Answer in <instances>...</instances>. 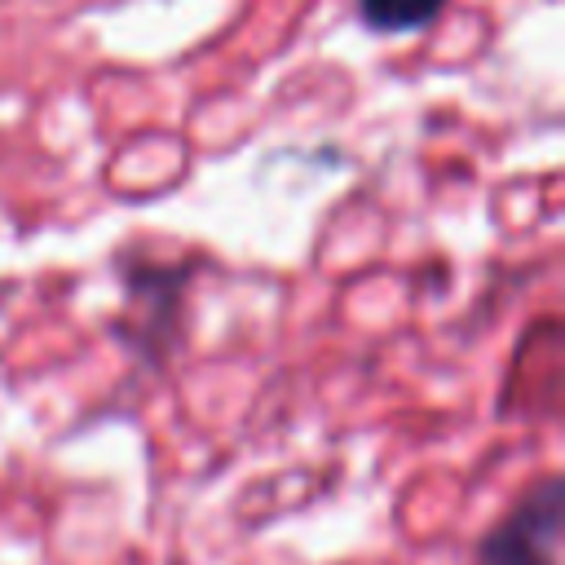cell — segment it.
<instances>
[{
	"label": "cell",
	"mask_w": 565,
	"mask_h": 565,
	"mask_svg": "<svg viewBox=\"0 0 565 565\" xmlns=\"http://www.w3.org/2000/svg\"><path fill=\"white\" fill-rule=\"evenodd\" d=\"M446 9V0H358L362 26L380 31V35H406L428 26L437 13Z\"/></svg>",
	"instance_id": "cell-2"
},
{
	"label": "cell",
	"mask_w": 565,
	"mask_h": 565,
	"mask_svg": "<svg viewBox=\"0 0 565 565\" xmlns=\"http://www.w3.org/2000/svg\"><path fill=\"white\" fill-rule=\"evenodd\" d=\"M561 534H565V481L547 472L521 494V503L494 530H486V539L477 543V565H556Z\"/></svg>",
	"instance_id": "cell-1"
}]
</instances>
